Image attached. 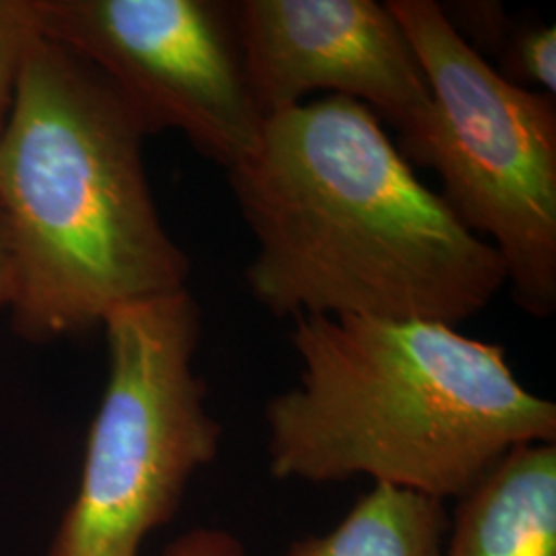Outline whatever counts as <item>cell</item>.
I'll use <instances>...</instances> for the list:
<instances>
[{
    "instance_id": "ba28073f",
    "label": "cell",
    "mask_w": 556,
    "mask_h": 556,
    "mask_svg": "<svg viewBox=\"0 0 556 556\" xmlns=\"http://www.w3.org/2000/svg\"><path fill=\"white\" fill-rule=\"evenodd\" d=\"M441 556H556V443L514 447L456 498Z\"/></svg>"
},
{
    "instance_id": "277c9868",
    "label": "cell",
    "mask_w": 556,
    "mask_h": 556,
    "mask_svg": "<svg viewBox=\"0 0 556 556\" xmlns=\"http://www.w3.org/2000/svg\"><path fill=\"white\" fill-rule=\"evenodd\" d=\"M417 52L433 112L402 155L438 172L457 220L497 250L517 305L556 309V103L464 40L433 0L388 2Z\"/></svg>"
},
{
    "instance_id": "30bf717a",
    "label": "cell",
    "mask_w": 556,
    "mask_h": 556,
    "mask_svg": "<svg viewBox=\"0 0 556 556\" xmlns=\"http://www.w3.org/2000/svg\"><path fill=\"white\" fill-rule=\"evenodd\" d=\"M40 36L34 0H0V135L13 112L23 64Z\"/></svg>"
},
{
    "instance_id": "3957f363",
    "label": "cell",
    "mask_w": 556,
    "mask_h": 556,
    "mask_svg": "<svg viewBox=\"0 0 556 556\" xmlns=\"http://www.w3.org/2000/svg\"><path fill=\"white\" fill-rule=\"evenodd\" d=\"M149 137L87 60L40 36L0 135V217L15 332L31 342L98 328L118 307L188 289L190 260L161 219Z\"/></svg>"
},
{
    "instance_id": "52a82bcc",
    "label": "cell",
    "mask_w": 556,
    "mask_h": 556,
    "mask_svg": "<svg viewBox=\"0 0 556 556\" xmlns=\"http://www.w3.org/2000/svg\"><path fill=\"white\" fill-rule=\"evenodd\" d=\"M233 11L245 77L264 119L318 91L367 105L396 128V144L427 128L431 89L388 2L241 0Z\"/></svg>"
},
{
    "instance_id": "8fae6325",
    "label": "cell",
    "mask_w": 556,
    "mask_h": 556,
    "mask_svg": "<svg viewBox=\"0 0 556 556\" xmlns=\"http://www.w3.org/2000/svg\"><path fill=\"white\" fill-rule=\"evenodd\" d=\"M509 77L530 80L546 96L556 91V29L555 25H532L507 40Z\"/></svg>"
},
{
    "instance_id": "8992f818",
    "label": "cell",
    "mask_w": 556,
    "mask_h": 556,
    "mask_svg": "<svg viewBox=\"0 0 556 556\" xmlns=\"http://www.w3.org/2000/svg\"><path fill=\"white\" fill-rule=\"evenodd\" d=\"M41 36L103 75L147 135L176 130L227 172L258 149L233 2L34 0Z\"/></svg>"
},
{
    "instance_id": "7c38bea8",
    "label": "cell",
    "mask_w": 556,
    "mask_h": 556,
    "mask_svg": "<svg viewBox=\"0 0 556 556\" xmlns=\"http://www.w3.org/2000/svg\"><path fill=\"white\" fill-rule=\"evenodd\" d=\"M163 556H248L241 540L219 528H197L176 538Z\"/></svg>"
},
{
    "instance_id": "9c48e42d",
    "label": "cell",
    "mask_w": 556,
    "mask_h": 556,
    "mask_svg": "<svg viewBox=\"0 0 556 556\" xmlns=\"http://www.w3.org/2000/svg\"><path fill=\"white\" fill-rule=\"evenodd\" d=\"M447 503L392 484H374L324 536L291 544L287 556H441Z\"/></svg>"
},
{
    "instance_id": "7a4b0ae2",
    "label": "cell",
    "mask_w": 556,
    "mask_h": 556,
    "mask_svg": "<svg viewBox=\"0 0 556 556\" xmlns=\"http://www.w3.org/2000/svg\"><path fill=\"white\" fill-rule=\"evenodd\" d=\"M295 388L266 404L280 480L369 477L456 501L501 457L556 443L555 402L517 381L501 344L420 319L293 318Z\"/></svg>"
},
{
    "instance_id": "6da1fadb",
    "label": "cell",
    "mask_w": 556,
    "mask_h": 556,
    "mask_svg": "<svg viewBox=\"0 0 556 556\" xmlns=\"http://www.w3.org/2000/svg\"><path fill=\"white\" fill-rule=\"evenodd\" d=\"M383 122L319 98L264 122L227 172L256 239L243 278L277 318L420 319L456 326L507 287L497 250L418 179Z\"/></svg>"
},
{
    "instance_id": "5b68a950",
    "label": "cell",
    "mask_w": 556,
    "mask_h": 556,
    "mask_svg": "<svg viewBox=\"0 0 556 556\" xmlns=\"http://www.w3.org/2000/svg\"><path fill=\"white\" fill-rule=\"evenodd\" d=\"M110 371L91 422L79 491L48 556H139L178 514L223 427L194 371L202 318L188 289L130 303L103 319Z\"/></svg>"
},
{
    "instance_id": "4fadbf2b",
    "label": "cell",
    "mask_w": 556,
    "mask_h": 556,
    "mask_svg": "<svg viewBox=\"0 0 556 556\" xmlns=\"http://www.w3.org/2000/svg\"><path fill=\"white\" fill-rule=\"evenodd\" d=\"M15 295V273L9 250V239L4 231V220L0 217V309H9Z\"/></svg>"
}]
</instances>
